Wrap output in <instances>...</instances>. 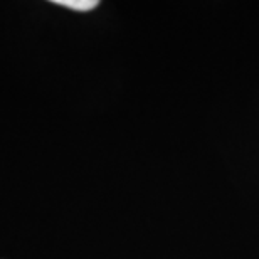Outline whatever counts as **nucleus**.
<instances>
[{"label": "nucleus", "instance_id": "f257e3e1", "mask_svg": "<svg viewBox=\"0 0 259 259\" xmlns=\"http://www.w3.org/2000/svg\"><path fill=\"white\" fill-rule=\"evenodd\" d=\"M56 5H63L71 10H77V12H88V10L96 9L100 2L98 0H54Z\"/></svg>", "mask_w": 259, "mask_h": 259}]
</instances>
